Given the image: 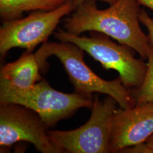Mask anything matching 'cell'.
<instances>
[{"mask_svg":"<svg viewBox=\"0 0 153 153\" xmlns=\"http://www.w3.org/2000/svg\"><path fill=\"white\" fill-rule=\"evenodd\" d=\"M140 6L137 0H117L101 10L95 1H86L66 18L64 27L67 32L76 35L86 31L103 33L131 47L146 60L150 43L140 26Z\"/></svg>","mask_w":153,"mask_h":153,"instance_id":"obj_1","label":"cell"},{"mask_svg":"<svg viewBox=\"0 0 153 153\" xmlns=\"http://www.w3.org/2000/svg\"><path fill=\"white\" fill-rule=\"evenodd\" d=\"M84 51L76 44L62 42H45L35 53L41 71H47V59L57 57L64 66L73 85L75 93L93 100V93L104 94L115 99L124 109L134 107L136 102L129 90L124 86L119 77L106 81L99 77L85 62Z\"/></svg>","mask_w":153,"mask_h":153,"instance_id":"obj_2","label":"cell"},{"mask_svg":"<svg viewBox=\"0 0 153 153\" xmlns=\"http://www.w3.org/2000/svg\"><path fill=\"white\" fill-rule=\"evenodd\" d=\"M54 35L60 42L76 45L99 62L105 69L117 71L122 83L128 90L141 85L147 71V63L143 59L136 58L131 47L117 44L107 35L97 32H93L90 36H81L59 29Z\"/></svg>","mask_w":153,"mask_h":153,"instance_id":"obj_3","label":"cell"},{"mask_svg":"<svg viewBox=\"0 0 153 153\" xmlns=\"http://www.w3.org/2000/svg\"><path fill=\"white\" fill-rule=\"evenodd\" d=\"M93 100L75 92L66 94L56 90L45 79L27 89L14 88L0 81V103L20 104L32 109L40 116L48 128L69 117L77 109H91Z\"/></svg>","mask_w":153,"mask_h":153,"instance_id":"obj_4","label":"cell"},{"mask_svg":"<svg viewBox=\"0 0 153 153\" xmlns=\"http://www.w3.org/2000/svg\"><path fill=\"white\" fill-rule=\"evenodd\" d=\"M117 102L108 96L95 95L91 115L86 123L71 131H47L49 140L62 153H110L113 118Z\"/></svg>","mask_w":153,"mask_h":153,"instance_id":"obj_5","label":"cell"},{"mask_svg":"<svg viewBox=\"0 0 153 153\" xmlns=\"http://www.w3.org/2000/svg\"><path fill=\"white\" fill-rule=\"evenodd\" d=\"M77 6L73 0H67L49 11H36L24 18L4 21L0 28V54L4 57L9 50L22 48L32 52L39 44L47 42L61 18Z\"/></svg>","mask_w":153,"mask_h":153,"instance_id":"obj_6","label":"cell"},{"mask_svg":"<svg viewBox=\"0 0 153 153\" xmlns=\"http://www.w3.org/2000/svg\"><path fill=\"white\" fill-rule=\"evenodd\" d=\"M48 127L34 111L20 104L0 103V147L18 142L31 143L42 153H62L51 142Z\"/></svg>","mask_w":153,"mask_h":153,"instance_id":"obj_7","label":"cell"},{"mask_svg":"<svg viewBox=\"0 0 153 153\" xmlns=\"http://www.w3.org/2000/svg\"><path fill=\"white\" fill-rule=\"evenodd\" d=\"M153 134V102L136 104L131 108L120 107L113 118L110 153L145 143Z\"/></svg>","mask_w":153,"mask_h":153,"instance_id":"obj_8","label":"cell"},{"mask_svg":"<svg viewBox=\"0 0 153 153\" xmlns=\"http://www.w3.org/2000/svg\"><path fill=\"white\" fill-rule=\"evenodd\" d=\"M40 71L35 54L26 51L16 60L2 66L0 81L14 88L27 89L42 80Z\"/></svg>","mask_w":153,"mask_h":153,"instance_id":"obj_9","label":"cell"},{"mask_svg":"<svg viewBox=\"0 0 153 153\" xmlns=\"http://www.w3.org/2000/svg\"><path fill=\"white\" fill-rule=\"evenodd\" d=\"M67 0H0V16L4 21L19 19L25 11H49Z\"/></svg>","mask_w":153,"mask_h":153,"instance_id":"obj_10","label":"cell"},{"mask_svg":"<svg viewBox=\"0 0 153 153\" xmlns=\"http://www.w3.org/2000/svg\"><path fill=\"white\" fill-rule=\"evenodd\" d=\"M147 71L141 85L130 90L136 104L153 102V46L150 44L147 55Z\"/></svg>","mask_w":153,"mask_h":153,"instance_id":"obj_11","label":"cell"},{"mask_svg":"<svg viewBox=\"0 0 153 153\" xmlns=\"http://www.w3.org/2000/svg\"><path fill=\"white\" fill-rule=\"evenodd\" d=\"M139 19L148 30L149 41L150 44L153 46V18L148 15L146 11L141 10L139 14Z\"/></svg>","mask_w":153,"mask_h":153,"instance_id":"obj_12","label":"cell"},{"mask_svg":"<svg viewBox=\"0 0 153 153\" xmlns=\"http://www.w3.org/2000/svg\"><path fill=\"white\" fill-rule=\"evenodd\" d=\"M119 153H153V149L149 147L146 143H140L131 147L124 148Z\"/></svg>","mask_w":153,"mask_h":153,"instance_id":"obj_13","label":"cell"},{"mask_svg":"<svg viewBox=\"0 0 153 153\" xmlns=\"http://www.w3.org/2000/svg\"><path fill=\"white\" fill-rule=\"evenodd\" d=\"M140 5L146 6L153 10V0H137Z\"/></svg>","mask_w":153,"mask_h":153,"instance_id":"obj_14","label":"cell"},{"mask_svg":"<svg viewBox=\"0 0 153 153\" xmlns=\"http://www.w3.org/2000/svg\"><path fill=\"white\" fill-rule=\"evenodd\" d=\"M76 3L77 6L79 4L83 3L84 2H86V1H103L105 2H107L108 3V4H109L110 5H112L113 4H114L115 2L117 1V0H73Z\"/></svg>","mask_w":153,"mask_h":153,"instance_id":"obj_15","label":"cell"},{"mask_svg":"<svg viewBox=\"0 0 153 153\" xmlns=\"http://www.w3.org/2000/svg\"><path fill=\"white\" fill-rule=\"evenodd\" d=\"M145 143L149 147L153 149V134L151 137L149 138V139Z\"/></svg>","mask_w":153,"mask_h":153,"instance_id":"obj_16","label":"cell"}]
</instances>
